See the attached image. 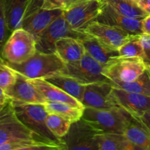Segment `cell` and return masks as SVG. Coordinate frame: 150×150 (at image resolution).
Listing matches in <instances>:
<instances>
[{
  "mask_svg": "<svg viewBox=\"0 0 150 150\" xmlns=\"http://www.w3.org/2000/svg\"><path fill=\"white\" fill-rule=\"evenodd\" d=\"M44 105L48 114H57L67 120L71 123L81 120L84 110V108H78L65 103L47 102Z\"/></svg>",
  "mask_w": 150,
  "mask_h": 150,
  "instance_id": "cell-24",
  "label": "cell"
},
{
  "mask_svg": "<svg viewBox=\"0 0 150 150\" xmlns=\"http://www.w3.org/2000/svg\"><path fill=\"white\" fill-rule=\"evenodd\" d=\"M95 141L98 150H136L124 133H98Z\"/></svg>",
  "mask_w": 150,
  "mask_h": 150,
  "instance_id": "cell-20",
  "label": "cell"
},
{
  "mask_svg": "<svg viewBox=\"0 0 150 150\" xmlns=\"http://www.w3.org/2000/svg\"><path fill=\"white\" fill-rule=\"evenodd\" d=\"M17 73L16 81L7 95L13 102L21 103L45 104L47 100L29 79Z\"/></svg>",
  "mask_w": 150,
  "mask_h": 150,
  "instance_id": "cell-15",
  "label": "cell"
},
{
  "mask_svg": "<svg viewBox=\"0 0 150 150\" xmlns=\"http://www.w3.org/2000/svg\"><path fill=\"white\" fill-rule=\"evenodd\" d=\"M140 122L144 127V128L148 132V133L150 135V110L146 111L144 115H142L141 117L139 118H135Z\"/></svg>",
  "mask_w": 150,
  "mask_h": 150,
  "instance_id": "cell-34",
  "label": "cell"
},
{
  "mask_svg": "<svg viewBox=\"0 0 150 150\" xmlns=\"http://www.w3.org/2000/svg\"><path fill=\"white\" fill-rule=\"evenodd\" d=\"M111 83L114 87L126 92L150 96V73L148 68L134 81L129 82L111 81Z\"/></svg>",
  "mask_w": 150,
  "mask_h": 150,
  "instance_id": "cell-25",
  "label": "cell"
},
{
  "mask_svg": "<svg viewBox=\"0 0 150 150\" xmlns=\"http://www.w3.org/2000/svg\"><path fill=\"white\" fill-rule=\"evenodd\" d=\"M84 32L117 50L133 36L123 29L98 21L90 23Z\"/></svg>",
  "mask_w": 150,
  "mask_h": 150,
  "instance_id": "cell-14",
  "label": "cell"
},
{
  "mask_svg": "<svg viewBox=\"0 0 150 150\" xmlns=\"http://www.w3.org/2000/svg\"><path fill=\"white\" fill-rule=\"evenodd\" d=\"M72 123L66 119L54 114H48L46 117V125L50 131L59 139L67 135Z\"/></svg>",
  "mask_w": 150,
  "mask_h": 150,
  "instance_id": "cell-28",
  "label": "cell"
},
{
  "mask_svg": "<svg viewBox=\"0 0 150 150\" xmlns=\"http://www.w3.org/2000/svg\"><path fill=\"white\" fill-rule=\"evenodd\" d=\"M141 35H133L118 49L122 57H143V48L140 40Z\"/></svg>",
  "mask_w": 150,
  "mask_h": 150,
  "instance_id": "cell-29",
  "label": "cell"
},
{
  "mask_svg": "<svg viewBox=\"0 0 150 150\" xmlns=\"http://www.w3.org/2000/svg\"><path fill=\"white\" fill-rule=\"evenodd\" d=\"M6 18L4 0H0V55L6 41L11 35Z\"/></svg>",
  "mask_w": 150,
  "mask_h": 150,
  "instance_id": "cell-31",
  "label": "cell"
},
{
  "mask_svg": "<svg viewBox=\"0 0 150 150\" xmlns=\"http://www.w3.org/2000/svg\"><path fill=\"white\" fill-rule=\"evenodd\" d=\"M120 14L133 18H144L148 15L139 4L130 0H100Z\"/></svg>",
  "mask_w": 150,
  "mask_h": 150,
  "instance_id": "cell-26",
  "label": "cell"
},
{
  "mask_svg": "<svg viewBox=\"0 0 150 150\" xmlns=\"http://www.w3.org/2000/svg\"><path fill=\"white\" fill-rule=\"evenodd\" d=\"M86 1V0H64V2H65L66 8H67V7L73 5V4H76V3H79V2H81V1Z\"/></svg>",
  "mask_w": 150,
  "mask_h": 150,
  "instance_id": "cell-37",
  "label": "cell"
},
{
  "mask_svg": "<svg viewBox=\"0 0 150 150\" xmlns=\"http://www.w3.org/2000/svg\"><path fill=\"white\" fill-rule=\"evenodd\" d=\"M137 4L147 14H150V0H139Z\"/></svg>",
  "mask_w": 150,
  "mask_h": 150,
  "instance_id": "cell-36",
  "label": "cell"
},
{
  "mask_svg": "<svg viewBox=\"0 0 150 150\" xmlns=\"http://www.w3.org/2000/svg\"><path fill=\"white\" fill-rule=\"evenodd\" d=\"M42 8L64 10L66 8V5L64 0H43Z\"/></svg>",
  "mask_w": 150,
  "mask_h": 150,
  "instance_id": "cell-33",
  "label": "cell"
},
{
  "mask_svg": "<svg viewBox=\"0 0 150 150\" xmlns=\"http://www.w3.org/2000/svg\"><path fill=\"white\" fill-rule=\"evenodd\" d=\"M0 150H64L62 146L38 140H23L4 144Z\"/></svg>",
  "mask_w": 150,
  "mask_h": 150,
  "instance_id": "cell-27",
  "label": "cell"
},
{
  "mask_svg": "<svg viewBox=\"0 0 150 150\" xmlns=\"http://www.w3.org/2000/svg\"><path fill=\"white\" fill-rule=\"evenodd\" d=\"M17 73L0 56V87L7 95L16 81Z\"/></svg>",
  "mask_w": 150,
  "mask_h": 150,
  "instance_id": "cell-30",
  "label": "cell"
},
{
  "mask_svg": "<svg viewBox=\"0 0 150 150\" xmlns=\"http://www.w3.org/2000/svg\"><path fill=\"white\" fill-rule=\"evenodd\" d=\"M23 140L45 142L20 121L10 100L0 110V146L10 142Z\"/></svg>",
  "mask_w": 150,
  "mask_h": 150,
  "instance_id": "cell-4",
  "label": "cell"
},
{
  "mask_svg": "<svg viewBox=\"0 0 150 150\" xmlns=\"http://www.w3.org/2000/svg\"><path fill=\"white\" fill-rule=\"evenodd\" d=\"M45 79L58 86L59 88L64 90L67 94L81 103L83 92H84L85 85L81 83L76 79L67 75L59 73Z\"/></svg>",
  "mask_w": 150,
  "mask_h": 150,
  "instance_id": "cell-21",
  "label": "cell"
},
{
  "mask_svg": "<svg viewBox=\"0 0 150 150\" xmlns=\"http://www.w3.org/2000/svg\"><path fill=\"white\" fill-rule=\"evenodd\" d=\"M100 0H86L63 10V16L73 29L84 32L90 23L97 21L101 10Z\"/></svg>",
  "mask_w": 150,
  "mask_h": 150,
  "instance_id": "cell-9",
  "label": "cell"
},
{
  "mask_svg": "<svg viewBox=\"0 0 150 150\" xmlns=\"http://www.w3.org/2000/svg\"><path fill=\"white\" fill-rule=\"evenodd\" d=\"M89 35L85 32L73 29L62 14L37 38V51L48 54L56 53V42L59 40L64 38H73L81 40Z\"/></svg>",
  "mask_w": 150,
  "mask_h": 150,
  "instance_id": "cell-6",
  "label": "cell"
},
{
  "mask_svg": "<svg viewBox=\"0 0 150 150\" xmlns=\"http://www.w3.org/2000/svg\"><path fill=\"white\" fill-rule=\"evenodd\" d=\"M56 53L65 63H72L80 60L86 50L80 40L64 38L56 42Z\"/></svg>",
  "mask_w": 150,
  "mask_h": 150,
  "instance_id": "cell-19",
  "label": "cell"
},
{
  "mask_svg": "<svg viewBox=\"0 0 150 150\" xmlns=\"http://www.w3.org/2000/svg\"><path fill=\"white\" fill-rule=\"evenodd\" d=\"M32 85L38 89L42 96L45 98L47 102H59L65 103L73 106L81 108H85L83 104L59 88L56 85L48 81L45 79H29Z\"/></svg>",
  "mask_w": 150,
  "mask_h": 150,
  "instance_id": "cell-17",
  "label": "cell"
},
{
  "mask_svg": "<svg viewBox=\"0 0 150 150\" xmlns=\"http://www.w3.org/2000/svg\"><path fill=\"white\" fill-rule=\"evenodd\" d=\"M101 10L97 21L119 28L133 35H143V18H133L120 14L110 6L102 2Z\"/></svg>",
  "mask_w": 150,
  "mask_h": 150,
  "instance_id": "cell-13",
  "label": "cell"
},
{
  "mask_svg": "<svg viewBox=\"0 0 150 150\" xmlns=\"http://www.w3.org/2000/svg\"><path fill=\"white\" fill-rule=\"evenodd\" d=\"M112 97L120 108L134 118H139L150 110V96L126 92L113 86Z\"/></svg>",
  "mask_w": 150,
  "mask_h": 150,
  "instance_id": "cell-12",
  "label": "cell"
},
{
  "mask_svg": "<svg viewBox=\"0 0 150 150\" xmlns=\"http://www.w3.org/2000/svg\"><path fill=\"white\" fill-rule=\"evenodd\" d=\"M6 62L11 68L28 79H46L60 73L66 64L57 53L48 54L39 51H37L29 59L20 64Z\"/></svg>",
  "mask_w": 150,
  "mask_h": 150,
  "instance_id": "cell-2",
  "label": "cell"
},
{
  "mask_svg": "<svg viewBox=\"0 0 150 150\" xmlns=\"http://www.w3.org/2000/svg\"><path fill=\"white\" fill-rule=\"evenodd\" d=\"M0 99H4V100H8L10 98L7 97V95H6V93L4 92V91L0 87Z\"/></svg>",
  "mask_w": 150,
  "mask_h": 150,
  "instance_id": "cell-38",
  "label": "cell"
},
{
  "mask_svg": "<svg viewBox=\"0 0 150 150\" xmlns=\"http://www.w3.org/2000/svg\"><path fill=\"white\" fill-rule=\"evenodd\" d=\"M10 100V99H8V100L0 99V110H1V108H2L3 107H4V105H5L6 104H7Z\"/></svg>",
  "mask_w": 150,
  "mask_h": 150,
  "instance_id": "cell-39",
  "label": "cell"
},
{
  "mask_svg": "<svg viewBox=\"0 0 150 150\" xmlns=\"http://www.w3.org/2000/svg\"><path fill=\"white\" fill-rule=\"evenodd\" d=\"M11 103L18 118L24 125L40 136L45 142L59 145L64 150H67L64 140L54 136L47 127L46 117L48 112L45 110L44 104L21 103L13 101Z\"/></svg>",
  "mask_w": 150,
  "mask_h": 150,
  "instance_id": "cell-1",
  "label": "cell"
},
{
  "mask_svg": "<svg viewBox=\"0 0 150 150\" xmlns=\"http://www.w3.org/2000/svg\"><path fill=\"white\" fill-rule=\"evenodd\" d=\"M140 40L143 48V59L146 66H150V35H142Z\"/></svg>",
  "mask_w": 150,
  "mask_h": 150,
  "instance_id": "cell-32",
  "label": "cell"
},
{
  "mask_svg": "<svg viewBox=\"0 0 150 150\" xmlns=\"http://www.w3.org/2000/svg\"><path fill=\"white\" fill-rule=\"evenodd\" d=\"M36 42L33 35L23 28H19L12 32L0 56L7 62L20 64L35 54Z\"/></svg>",
  "mask_w": 150,
  "mask_h": 150,
  "instance_id": "cell-5",
  "label": "cell"
},
{
  "mask_svg": "<svg viewBox=\"0 0 150 150\" xmlns=\"http://www.w3.org/2000/svg\"><path fill=\"white\" fill-rule=\"evenodd\" d=\"M147 68H148V70H149V73H150V66H148Z\"/></svg>",
  "mask_w": 150,
  "mask_h": 150,
  "instance_id": "cell-41",
  "label": "cell"
},
{
  "mask_svg": "<svg viewBox=\"0 0 150 150\" xmlns=\"http://www.w3.org/2000/svg\"><path fill=\"white\" fill-rule=\"evenodd\" d=\"M62 9L41 8L22 20L21 28L26 29L36 38L57 18L63 14Z\"/></svg>",
  "mask_w": 150,
  "mask_h": 150,
  "instance_id": "cell-16",
  "label": "cell"
},
{
  "mask_svg": "<svg viewBox=\"0 0 150 150\" xmlns=\"http://www.w3.org/2000/svg\"><path fill=\"white\" fill-rule=\"evenodd\" d=\"M142 31L144 35H150V14L146 15L142 20Z\"/></svg>",
  "mask_w": 150,
  "mask_h": 150,
  "instance_id": "cell-35",
  "label": "cell"
},
{
  "mask_svg": "<svg viewBox=\"0 0 150 150\" xmlns=\"http://www.w3.org/2000/svg\"><path fill=\"white\" fill-rule=\"evenodd\" d=\"M147 68L142 57H119L104 67L103 73L111 81L129 82L139 78Z\"/></svg>",
  "mask_w": 150,
  "mask_h": 150,
  "instance_id": "cell-7",
  "label": "cell"
},
{
  "mask_svg": "<svg viewBox=\"0 0 150 150\" xmlns=\"http://www.w3.org/2000/svg\"><path fill=\"white\" fill-rule=\"evenodd\" d=\"M111 81H101L85 85L82 104L84 107L96 109L120 108L112 97Z\"/></svg>",
  "mask_w": 150,
  "mask_h": 150,
  "instance_id": "cell-11",
  "label": "cell"
},
{
  "mask_svg": "<svg viewBox=\"0 0 150 150\" xmlns=\"http://www.w3.org/2000/svg\"><path fill=\"white\" fill-rule=\"evenodd\" d=\"M6 18L10 30L21 28L22 20L30 0H4Z\"/></svg>",
  "mask_w": 150,
  "mask_h": 150,
  "instance_id": "cell-22",
  "label": "cell"
},
{
  "mask_svg": "<svg viewBox=\"0 0 150 150\" xmlns=\"http://www.w3.org/2000/svg\"><path fill=\"white\" fill-rule=\"evenodd\" d=\"M81 41L86 50V52L104 67L113 59L120 56L118 50L108 46L90 35Z\"/></svg>",
  "mask_w": 150,
  "mask_h": 150,
  "instance_id": "cell-18",
  "label": "cell"
},
{
  "mask_svg": "<svg viewBox=\"0 0 150 150\" xmlns=\"http://www.w3.org/2000/svg\"><path fill=\"white\" fill-rule=\"evenodd\" d=\"M82 118L99 133H124L133 117L122 108L96 109L85 107Z\"/></svg>",
  "mask_w": 150,
  "mask_h": 150,
  "instance_id": "cell-3",
  "label": "cell"
},
{
  "mask_svg": "<svg viewBox=\"0 0 150 150\" xmlns=\"http://www.w3.org/2000/svg\"><path fill=\"white\" fill-rule=\"evenodd\" d=\"M104 66L85 53L80 60L75 62L66 63L60 73L76 79L83 85L101 81H111L103 73Z\"/></svg>",
  "mask_w": 150,
  "mask_h": 150,
  "instance_id": "cell-8",
  "label": "cell"
},
{
  "mask_svg": "<svg viewBox=\"0 0 150 150\" xmlns=\"http://www.w3.org/2000/svg\"><path fill=\"white\" fill-rule=\"evenodd\" d=\"M130 1H134V2H136L137 3L138 1H139V0H130Z\"/></svg>",
  "mask_w": 150,
  "mask_h": 150,
  "instance_id": "cell-40",
  "label": "cell"
},
{
  "mask_svg": "<svg viewBox=\"0 0 150 150\" xmlns=\"http://www.w3.org/2000/svg\"><path fill=\"white\" fill-rule=\"evenodd\" d=\"M124 135L136 150H150V135L134 117L126 127Z\"/></svg>",
  "mask_w": 150,
  "mask_h": 150,
  "instance_id": "cell-23",
  "label": "cell"
},
{
  "mask_svg": "<svg viewBox=\"0 0 150 150\" xmlns=\"http://www.w3.org/2000/svg\"><path fill=\"white\" fill-rule=\"evenodd\" d=\"M99 132L83 118L73 122L70 130L62 138L67 150H98L95 136Z\"/></svg>",
  "mask_w": 150,
  "mask_h": 150,
  "instance_id": "cell-10",
  "label": "cell"
}]
</instances>
